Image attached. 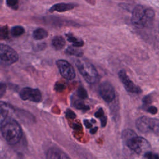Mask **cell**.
Wrapping results in <instances>:
<instances>
[{"label":"cell","instance_id":"17","mask_svg":"<svg viewBox=\"0 0 159 159\" xmlns=\"http://www.w3.org/2000/svg\"><path fill=\"white\" fill-rule=\"evenodd\" d=\"M24 33V29L22 26L17 25L11 29V34L14 37H19Z\"/></svg>","mask_w":159,"mask_h":159},{"label":"cell","instance_id":"23","mask_svg":"<svg viewBox=\"0 0 159 159\" xmlns=\"http://www.w3.org/2000/svg\"><path fill=\"white\" fill-rule=\"evenodd\" d=\"M104 116V111L102 108H99L94 114V116L97 118H101Z\"/></svg>","mask_w":159,"mask_h":159},{"label":"cell","instance_id":"19","mask_svg":"<svg viewBox=\"0 0 159 159\" xmlns=\"http://www.w3.org/2000/svg\"><path fill=\"white\" fill-rule=\"evenodd\" d=\"M76 93H77V96L82 99H85L88 98V93L86 89L83 88L82 86H80L78 88Z\"/></svg>","mask_w":159,"mask_h":159},{"label":"cell","instance_id":"18","mask_svg":"<svg viewBox=\"0 0 159 159\" xmlns=\"http://www.w3.org/2000/svg\"><path fill=\"white\" fill-rule=\"evenodd\" d=\"M73 105L74 106L78 109H80L82 111H88L89 109V107L88 105H86L83 101H78V100H75L73 102Z\"/></svg>","mask_w":159,"mask_h":159},{"label":"cell","instance_id":"24","mask_svg":"<svg viewBox=\"0 0 159 159\" xmlns=\"http://www.w3.org/2000/svg\"><path fill=\"white\" fill-rule=\"evenodd\" d=\"M65 85L60 83H57L55 85V89L57 91H61L64 89Z\"/></svg>","mask_w":159,"mask_h":159},{"label":"cell","instance_id":"13","mask_svg":"<svg viewBox=\"0 0 159 159\" xmlns=\"http://www.w3.org/2000/svg\"><path fill=\"white\" fill-rule=\"evenodd\" d=\"M52 44L53 48L56 50H61L65 45V40L61 36H56L53 39Z\"/></svg>","mask_w":159,"mask_h":159},{"label":"cell","instance_id":"30","mask_svg":"<svg viewBox=\"0 0 159 159\" xmlns=\"http://www.w3.org/2000/svg\"><path fill=\"white\" fill-rule=\"evenodd\" d=\"M84 124L86 126V127L88 128V129L91 128V127H92V124L88 120H87V119H84Z\"/></svg>","mask_w":159,"mask_h":159},{"label":"cell","instance_id":"2","mask_svg":"<svg viewBox=\"0 0 159 159\" xmlns=\"http://www.w3.org/2000/svg\"><path fill=\"white\" fill-rule=\"evenodd\" d=\"M123 141L132 150L140 155H145L150 152L151 147L149 142L144 138L139 137L132 130L127 129L122 132Z\"/></svg>","mask_w":159,"mask_h":159},{"label":"cell","instance_id":"3","mask_svg":"<svg viewBox=\"0 0 159 159\" xmlns=\"http://www.w3.org/2000/svg\"><path fill=\"white\" fill-rule=\"evenodd\" d=\"M155 17V12L152 9L145 8L142 5L136 6L132 14L131 22L138 28H143L150 25Z\"/></svg>","mask_w":159,"mask_h":159},{"label":"cell","instance_id":"8","mask_svg":"<svg viewBox=\"0 0 159 159\" xmlns=\"http://www.w3.org/2000/svg\"><path fill=\"white\" fill-rule=\"evenodd\" d=\"M19 96L24 101H30L32 102H39L42 100L41 92L38 89L29 87L22 88L19 93Z\"/></svg>","mask_w":159,"mask_h":159},{"label":"cell","instance_id":"6","mask_svg":"<svg viewBox=\"0 0 159 159\" xmlns=\"http://www.w3.org/2000/svg\"><path fill=\"white\" fill-rule=\"evenodd\" d=\"M19 59L17 53L7 45L1 43L0 45V60L1 65L8 66L16 63Z\"/></svg>","mask_w":159,"mask_h":159},{"label":"cell","instance_id":"26","mask_svg":"<svg viewBox=\"0 0 159 159\" xmlns=\"http://www.w3.org/2000/svg\"><path fill=\"white\" fill-rule=\"evenodd\" d=\"M147 111L152 114H155L157 113V109L155 106H149L146 109Z\"/></svg>","mask_w":159,"mask_h":159},{"label":"cell","instance_id":"1","mask_svg":"<svg viewBox=\"0 0 159 159\" xmlns=\"http://www.w3.org/2000/svg\"><path fill=\"white\" fill-rule=\"evenodd\" d=\"M1 132L9 145L18 143L22 135V130L19 124L9 116L1 120Z\"/></svg>","mask_w":159,"mask_h":159},{"label":"cell","instance_id":"16","mask_svg":"<svg viewBox=\"0 0 159 159\" xmlns=\"http://www.w3.org/2000/svg\"><path fill=\"white\" fill-rule=\"evenodd\" d=\"M65 53L69 55H75L76 57H81L83 55V52L78 48L76 47H68L66 50Z\"/></svg>","mask_w":159,"mask_h":159},{"label":"cell","instance_id":"7","mask_svg":"<svg viewBox=\"0 0 159 159\" xmlns=\"http://www.w3.org/2000/svg\"><path fill=\"white\" fill-rule=\"evenodd\" d=\"M99 93L101 97L107 102H112L116 96L112 84L108 81L102 82L99 86Z\"/></svg>","mask_w":159,"mask_h":159},{"label":"cell","instance_id":"14","mask_svg":"<svg viewBox=\"0 0 159 159\" xmlns=\"http://www.w3.org/2000/svg\"><path fill=\"white\" fill-rule=\"evenodd\" d=\"M48 36V32L42 28H37L33 32V37L35 40H41Z\"/></svg>","mask_w":159,"mask_h":159},{"label":"cell","instance_id":"31","mask_svg":"<svg viewBox=\"0 0 159 159\" xmlns=\"http://www.w3.org/2000/svg\"><path fill=\"white\" fill-rule=\"evenodd\" d=\"M98 129V128L97 127H95L94 128H93V129H91L90 130V132H91L92 134H95V133L96 132Z\"/></svg>","mask_w":159,"mask_h":159},{"label":"cell","instance_id":"27","mask_svg":"<svg viewBox=\"0 0 159 159\" xmlns=\"http://www.w3.org/2000/svg\"><path fill=\"white\" fill-rule=\"evenodd\" d=\"M1 37H6L7 35V29L6 27H4L3 28H2L1 29Z\"/></svg>","mask_w":159,"mask_h":159},{"label":"cell","instance_id":"22","mask_svg":"<svg viewBox=\"0 0 159 159\" xmlns=\"http://www.w3.org/2000/svg\"><path fill=\"white\" fill-rule=\"evenodd\" d=\"M145 156L146 157V158L147 159H159V157L158 155L152 153L150 152L147 153V154H145Z\"/></svg>","mask_w":159,"mask_h":159},{"label":"cell","instance_id":"20","mask_svg":"<svg viewBox=\"0 0 159 159\" xmlns=\"http://www.w3.org/2000/svg\"><path fill=\"white\" fill-rule=\"evenodd\" d=\"M7 5L14 10H17L19 7V0H6Z\"/></svg>","mask_w":159,"mask_h":159},{"label":"cell","instance_id":"25","mask_svg":"<svg viewBox=\"0 0 159 159\" xmlns=\"http://www.w3.org/2000/svg\"><path fill=\"white\" fill-rule=\"evenodd\" d=\"M143 103L144 106H148L152 102V98L150 96H146L143 99Z\"/></svg>","mask_w":159,"mask_h":159},{"label":"cell","instance_id":"5","mask_svg":"<svg viewBox=\"0 0 159 159\" xmlns=\"http://www.w3.org/2000/svg\"><path fill=\"white\" fill-rule=\"evenodd\" d=\"M135 125L143 133L152 132L159 135V119L142 116L137 119Z\"/></svg>","mask_w":159,"mask_h":159},{"label":"cell","instance_id":"11","mask_svg":"<svg viewBox=\"0 0 159 159\" xmlns=\"http://www.w3.org/2000/svg\"><path fill=\"white\" fill-rule=\"evenodd\" d=\"M46 158L47 159H70L64 152L55 147H52L48 150Z\"/></svg>","mask_w":159,"mask_h":159},{"label":"cell","instance_id":"4","mask_svg":"<svg viewBox=\"0 0 159 159\" xmlns=\"http://www.w3.org/2000/svg\"><path fill=\"white\" fill-rule=\"evenodd\" d=\"M76 66L86 82L90 84L96 83L99 78V74L94 66L84 59L76 61Z\"/></svg>","mask_w":159,"mask_h":159},{"label":"cell","instance_id":"21","mask_svg":"<svg viewBox=\"0 0 159 159\" xmlns=\"http://www.w3.org/2000/svg\"><path fill=\"white\" fill-rule=\"evenodd\" d=\"M65 115H66V117L67 118H69V119H75L76 117V114L73 112V111H71L70 109H67L66 110V111L65 112Z\"/></svg>","mask_w":159,"mask_h":159},{"label":"cell","instance_id":"29","mask_svg":"<svg viewBox=\"0 0 159 159\" xmlns=\"http://www.w3.org/2000/svg\"><path fill=\"white\" fill-rule=\"evenodd\" d=\"M100 120H101V126L102 127H105L106 125V122H107V117L105 116H102V117L100 118Z\"/></svg>","mask_w":159,"mask_h":159},{"label":"cell","instance_id":"12","mask_svg":"<svg viewBox=\"0 0 159 159\" xmlns=\"http://www.w3.org/2000/svg\"><path fill=\"white\" fill-rule=\"evenodd\" d=\"M75 7V4L73 3H58L52 6L50 8L49 11L50 12H53L55 11L62 12L73 9Z\"/></svg>","mask_w":159,"mask_h":159},{"label":"cell","instance_id":"10","mask_svg":"<svg viewBox=\"0 0 159 159\" xmlns=\"http://www.w3.org/2000/svg\"><path fill=\"white\" fill-rule=\"evenodd\" d=\"M119 78L122 81L125 89L130 93H140L142 90L140 88L135 84L132 81L130 80L129 77L127 76L126 72L124 70H121L118 73Z\"/></svg>","mask_w":159,"mask_h":159},{"label":"cell","instance_id":"28","mask_svg":"<svg viewBox=\"0 0 159 159\" xmlns=\"http://www.w3.org/2000/svg\"><path fill=\"white\" fill-rule=\"evenodd\" d=\"M6 88V86L5 84H4L3 83H1V87H0V94H1V97H2V96H3V94L5 93Z\"/></svg>","mask_w":159,"mask_h":159},{"label":"cell","instance_id":"32","mask_svg":"<svg viewBox=\"0 0 159 159\" xmlns=\"http://www.w3.org/2000/svg\"><path fill=\"white\" fill-rule=\"evenodd\" d=\"M73 127L75 129H79L80 128V125L79 124H75L73 125Z\"/></svg>","mask_w":159,"mask_h":159},{"label":"cell","instance_id":"15","mask_svg":"<svg viewBox=\"0 0 159 159\" xmlns=\"http://www.w3.org/2000/svg\"><path fill=\"white\" fill-rule=\"evenodd\" d=\"M66 36L67 37V40L73 43V45L76 47H82L84 45V42L82 40L78 39L76 37H74L72 34H66Z\"/></svg>","mask_w":159,"mask_h":159},{"label":"cell","instance_id":"9","mask_svg":"<svg viewBox=\"0 0 159 159\" xmlns=\"http://www.w3.org/2000/svg\"><path fill=\"white\" fill-rule=\"evenodd\" d=\"M57 65L61 75L68 80H73L75 77V72L73 66L65 60L57 61Z\"/></svg>","mask_w":159,"mask_h":159}]
</instances>
